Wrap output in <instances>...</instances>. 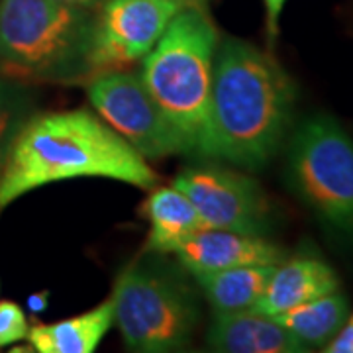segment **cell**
<instances>
[{
    "label": "cell",
    "mask_w": 353,
    "mask_h": 353,
    "mask_svg": "<svg viewBox=\"0 0 353 353\" xmlns=\"http://www.w3.org/2000/svg\"><path fill=\"white\" fill-rule=\"evenodd\" d=\"M294 101V83L271 53L243 39H224L194 153L243 169L263 167L287 138Z\"/></svg>",
    "instance_id": "cell-1"
},
{
    "label": "cell",
    "mask_w": 353,
    "mask_h": 353,
    "mask_svg": "<svg viewBox=\"0 0 353 353\" xmlns=\"http://www.w3.org/2000/svg\"><path fill=\"white\" fill-rule=\"evenodd\" d=\"M110 179L153 189L157 175L126 139L85 108L32 114L14 138L0 173V212L51 183Z\"/></svg>",
    "instance_id": "cell-2"
},
{
    "label": "cell",
    "mask_w": 353,
    "mask_h": 353,
    "mask_svg": "<svg viewBox=\"0 0 353 353\" xmlns=\"http://www.w3.org/2000/svg\"><path fill=\"white\" fill-rule=\"evenodd\" d=\"M218 32L199 4H185L141 59L139 77L169 126L196 152L208 116Z\"/></svg>",
    "instance_id": "cell-3"
},
{
    "label": "cell",
    "mask_w": 353,
    "mask_h": 353,
    "mask_svg": "<svg viewBox=\"0 0 353 353\" xmlns=\"http://www.w3.org/2000/svg\"><path fill=\"white\" fill-rule=\"evenodd\" d=\"M94 20L59 0H0V75L36 81L90 79Z\"/></svg>",
    "instance_id": "cell-4"
},
{
    "label": "cell",
    "mask_w": 353,
    "mask_h": 353,
    "mask_svg": "<svg viewBox=\"0 0 353 353\" xmlns=\"http://www.w3.org/2000/svg\"><path fill=\"white\" fill-rule=\"evenodd\" d=\"M114 324L130 352H181L201 320L194 290L171 265L136 259L116 277Z\"/></svg>",
    "instance_id": "cell-5"
},
{
    "label": "cell",
    "mask_w": 353,
    "mask_h": 353,
    "mask_svg": "<svg viewBox=\"0 0 353 353\" xmlns=\"http://www.w3.org/2000/svg\"><path fill=\"white\" fill-rule=\"evenodd\" d=\"M290 189L336 230L353 232V139L330 114L306 118L287 153Z\"/></svg>",
    "instance_id": "cell-6"
},
{
    "label": "cell",
    "mask_w": 353,
    "mask_h": 353,
    "mask_svg": "<svg viewBox=\"0 0 353 353\" xmlns=\"http://www.w3.org/2000/svg\"><path fill=\"white\" fill-rule=\"evenodd\" d=\"M87 92L94 112L141 157L159 159L187 153L185 143L165 120L139 73L122 69L90 77Z\"/></svg>",
    "instance_id": "cell-7"
},
{
    "label": "cell",
    "mask_w": 353,
    "mask_h": 353,
    "mask_svg": "<svg viewBox=\"0 0 353 353\" xmlns=\"http://www.w3.org/2000/svg\"><path fill=\"white\" fill-rule=\"evenodd\" d=\"M187 2L183 0H106L94 20L88 53L90 77L122 71L141 61Z\"/></svg>",
    "instance_id": "cell-8"
},
{
    "label": "cell",
    "mask_w": 353,
    "mask_h": 353,
    "mask_svg": "<svg viewBox=\"0 0 353 353\" xmlns=\"http://www.w3.org/2000/svg\"><path fill=\"white\" fill-rule=\"evenodd\" d=\"M194 204L202 224L212 230L261 234L269 224V204L259 183L224 167H192L173 181Z\"/></svg>",
    "instance_id": "cell-9"
},
{
    "label": "cell",
    "mask_w": 353,
    "mask_h": 353,
    "mask_svg": "<svg viewBox=\"0 0 353 353\" xmlns=\"http://www.w3.org/2000/svg\"><path fill=\"white\" fill-rule=\"evenodd\" d=\"M176 257L194 277L245 265H279L285 261V250L261 234L204 228L176 252Z\"/></svg>",
    "instance_id": "cell-10"
},
{
    "label": "cell",
    "mask_w": 353,
    "mask_h": 353,
    "mask_svg": "<svg viewBox=\"0 0 353 353\" xmlns=\"http://www.w3.org/2000/svg\"><path fill=\"white\" fill-rule=\"evenodd\" d=\"M206 345L226 353H303L308 352L275 318L257 310L214 314Z\"/></svg>",
    "instance_id": "cell-11"
},
{
    "label": "cell",
    "mask_w": 353,
    "mask_h": 353,
    "mask_svg": "<svg viewBox=\"0 0 353 353\" xmlns=\"http://www.w3.org/2000/svg\"><path fill=\"white\" fill-rule=\"evenodd\" d=\"M340 279L326 261L316 257H294L281 261L265 287L253 310L267 316H279L314 299L338 290Z\"/></svg>",
    "instance_id": "cell-12"
},
{
    "label": "cell",
    "mask_w": 353,
    "mask_h": 353,
    "mask_svg": "<svg viewBox=\"0 0 353 353\" xmlns=\"http://www.w3.org/2000/svg\"><path fill=\"white\" fill-rule=\"evenodd\" d=\"M150 236L145 250L150 253H176L187 241L204 230L201 216L185 192L176 187L153 189L145 201Z\"/></svg>",
    "instance_id": "cell-13"
},
{
    "label": "cell",
    "mask_w": 353,
    "mask_h": 353,
    "mask_svg": "<svg viewBox=\"0 0 353 353\" xmlns=\"http://www.w3.org/2000/svg\"><path fill=\"white\" fill-rule=\"evenodd\" d=\"M114 324L112 301L55 324H36L28 330L32 350L38 353H92Z\"/></svg>",
    "instance_id": "cell-14"
},
{
    "label": "cell",
    "mask_w": 353,
    "mask_h": 353,
    "mask_svg": "<svg viewBox=\"0 0 353 353\" xmlns=\"http://www.w3.org/2000/svg\"><path fill=\"white\" fill-rule=\"evenodd\" d=\"M277 265H245L194 275L214 314L252 310Z\"/></svg>",
    "instance_id": "cell-15"
},
{
    "label": "cell",
    "mask_w": 353,
    "mask_h": 353,
    "mask_svg": "<svg viewBox=\"0 0 353 353\" xmlns=\"http://www.w3.org/2000/svg\"><path fill=\"white\" fill-rule=\"evenodd\" d=\"M275 318L283 328L289 332L292 338L303 343L310 352L314 347L324 350L328 341L338 334L341 326L350 318V303L347 299L334 290L326 296L314 299L310 303H304L296 308H290L287 312Z\"/></svg>",
    "instance_id": "cell-16"
},
{
    "label": "cell",
    "mask_w": 353,
    "mask_h": 353,
    "mask_svg": "<svg viewBox=\"0 0 353 353\" xmlns=\"http://www.w3.org/2000/svg\"><path fill=\"white\" fill-rule=\"evenodd\" d=\"M32 114H36L34 92L16 79L0 77V173L14 138Z\"/></svg>",
    "instance_id": "cell-17"
},
{
    "label": "cell",
    "mask_w": 353,
    "mask_h": 353,
    "mask_svg": "<svg viewBox=\"0 0 353 353\" xmlns=\"http://www.w3.org/2000/svg\"><path fill=\"white\" fill-rule=\"evenodd\" d=\"M28 330L24 310L12 301H0V347L26 340Z\"/></svg>",
    "instance_id": "cell-18"
},
{
    "label": "cell",
    "mask_w": 353,
    "mask_h": 353,
    "mask_svg": "<svg viewBox=\"0 0 353 353\" xmlns=\"http://www.w3.org/2000/svg\"><path fill=\"white\" fill-rule=\"evenodd\" d=\"M326 353H353V314H350L347 322L341 326V330L328 341L324 347Z\"/></svg>",
    "instance_id": "cell-19"
},
{
    "label": "cell",
    "mask_w": 353,
    "mask_h": 353,
    "mask_svg": "<svg viewBox=\"0 0 353 353\" xmlns=\"http://www.w3.org/2000/svg\"><path fill=\"white\" fill-rule=\"evenodd\" d=\"M263 2L265 12H267V34H269V39H275L279 34V18L287 0H263Z\"/></svg>",
    "instance_id": "cell-20"
},
{
    "label": "cell",
    "mask_w": 353,
    "mask_h": 353,
    "mask_svg": "<svg viewBox=\"0 0 353 353\" xmlns=\"http://www.w3.org/2000/svg\"><path fill=\"white\" fill-rule=\"evenodd\" d=\"M59 2H65V4H71V6H79V8H97L101 6L104 0H59Z\"/></svg>",
    "instance_id": "cell-21"
},
{
    "label": "cell",
    "mask_w": 353,
    "mask_h": 353,
    "mask_svg": "<svg viewBox=\"0 0 353 353\" xmlns=\"http://www.w3.org/2000/svg\"><path fill=\"white\" fill-rule=\"evenodd\" d=\"M187 4H196V0H185Z\"/></svg>",
    "instance_id": "cell-22"
},
{
    "label": "cell",
    "mask_w": 353,
    "mask_h": 353,
    "mask_svg": "<svg viewBox=\"0 0 353 353\" xmlns=\"http://www.w3.org/2000/svg\"><path fill=\"white\" fill-rule=\"evenodd\" d=\"M183 2H185V0H183Z\"/></svg>",
    "instance_id": "cell-23"
}]
</instances>
